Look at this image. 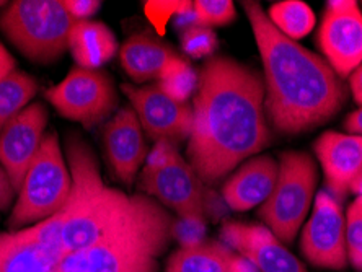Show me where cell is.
Here are the masks:
<instances>
[{
	"instance_id": "cell-34",
	"label": "cell",
	"mask_w": 362,
	"mask_h": 272,
	"mask_svg": "<svg viewBox=\"0 0 362 272\" xmlns=\"http://www.w3.org/2000/svg\"><path fill=\"white\" fill-rule=\"evenodd\" d=\"M252 269H255L253 266L250 264L247 259H243L242 256H240V258H238V261L235 263V266H233V268L228 271V272H250Z\"/></svg>"
},
{
	"instance_id": "cell-18",
	"label": "cell",
	"mask_w": 362,
	"mask_h": 272,
	"mask_svg": "<svg viewBox=\"0 0 362 272\" xmlns=\"http://www.w3.org/2000/svg\"><path fill=\"white\" fill-rule=\"evenodd\" d=\"M62 258L36 238L33 227L0 232V272H56Z\"/></svg>"
},
{
	"instance_id": "cell-10",
	"label": "cell",
	"mask_w": 362,
	"mask_h": 272,
	"mask_svg": "<svg viewBox=\"0 0 362 272\" xmlns=\"http://www.w3.org/2000/svg\"><path fill=\"white\" fill-rule=\"evenodd\" d=\"M300 252L315 268L332 271L348 268L343 206L328 191H320L313 201L312 215L302 227Z\"/></svg>"
},
{
	"instance_id": "cell-6",
	"label": "cell",
	"mask_w": 362,
	"mask_h": 272,
	"mask_svg": "<svg viewBox=\"0 0 362 272\" xmlns=\"http://www.w3.org/2000/svg\"><path fill=\"white\" fill-rule=\"evenodd\" d=\"M74 20L57 0H15L0 13V31L31 62L49 64L69 49Z\"/></svg>"
},
{
	"instance_id": "cell-30",
	"label": "cell",
	"mask_w": 362,
	"mask_h": 272,
	"mask_svg": "<svg viewBox=\"0 0 362 272\" xmlns=\"http://www.w3.org/2000/svg\"><path fill=\"white\" fill-rule=\"evenodd\" d=\"M17 191L13 189L12 181H10L8 175L0 165V211H7L12 206V201Z\"/></svg>"
},
{
	"instance_id": "cell-35",
	"label": "cell",
	"mask_w": 362,
	"mask_h": 272,
	"mask_svg": "<svg viewBox=\"0 0 362 272\" xmlns=\"http://www.w3.org/2000/svg\"><path fill=\"white\" fill-rule=\"evenodd\" d=\"M0 5H5V2H0Z\"/></svg>"
},
{
	"instance_id": "cell-24",
	"label": "cell",
	"mask_w": 362,
	"mask_h": 272,
	"mask_svg": "<svg viewBox=\"0 0 362 272\" xmlns=\"http://www.w3.org/2000/svg\"><path fill=\"white\" fill-rule=\"evenodd\" d=\"M199 76L185 59L175 56L165 64L157 78V85L163 93L177 101H188L198 90Z\"/></svg>"
},
{
	"instance_id": "cell-4",
	"label": "cell",
	"mask_w": 362,
	"mask_h": 272,
	"mask_svg": "<svg viewBox=\"0 0 362 272\" xmlns=\"http://www.w3.org/2000/svg\"><path fill=\"white\" fill-rule=\"evenodd\" d=\"M175 218L148 197L137 215L97 247L64 256L62 272H158V258L173 237Z\"/></svg>"
},
{
	"instance_id": "cell-11",
	"label": "cell",
	"mask_w": 362,
	"mask_h": 272,
	"mask_svg": "<svg viewBox=\"0 0 362 272\" xmlns=\"http://www.w3.org/2000/svg\"><path fill=\"white\" fill-rule=\"evenodd\" d=\"M121 90L131 101V108L148 138L153 142H170L173 146L189 141L194 121L193 105L168 97L157 83L146 87L124 83Z\"/></svg>"
},
{
	"instance_id": "cell-12",
	"label": "cell",
	"mask_w": 362,
	"mask_h": 272,
	"mask_svg": "<svg viewBox=\"0 0 362 272\" xmlns=\"http://www.w3.org/2000/svg\"><path fill=\"white\" fill-rule=\"evenodd\" d=\"M318 47L339 78L362 64V12L356 0H329L318 30Z\"/></svg>"
},
{
	"instance_id": "cell-33",
	"label": "cell",
	"mask_w": 362,
	"mask_h": 272,
	"mask_svg": "<svg viewBox=\"0 0 362 272\" xmlns=\"http://www.w3.org/2000/svg\"><path fill=\"white\" fill-rule=\"evenodd\" d=\"M348 78H349L351 95H353L356 103L362 106V64L353 73H351Z\"/></svg>"
},
{
	"instance_id": "cell-8",
	"label": "cell",
	"mask_w": 362,
	"mask_h": 272,
	"mask_svg": "<svg viewBox=\"0 0 362 272\" xmlns=\"http://www.w3.org/2000/svg\"><path fill=\"white\" fill-rule=\"evenodd\" d=\"M317 165L305 152L281 153L279 173L258 215L284 244H292L303 227L317 188Z\"/></svg>"
},
{
	"instance_id": "cell-36",
	"label": "cell",
	"mask_w": 362,
	"mask_h": 272,
	"mask_svg": "<svg viewBox=\"0 0 362 272\" xmlns=\"http://www.w3.org/2000/svg\"><path fill=\"white\" fill-rule=\"evenodd\" d=\"M56 272H62V271H56Z\"/></svg>"
},
{
	"instance_id": "cell-31",
	"label": "cell",
	"mask_w": 362,
	"mask_h": 272,
	"mask_svg": "<svg viewBox=\"0 0 362 272\" xmlns=\"http://www.w3.org/2000/svg\"><path fill=\"white\" fill-rule=\"evenodd\" d=\"M15 69H17V62H15L12 54L7 51V47L0 42V82L7 76H10Z\"/></svg>"
},
{
	"instance_id": "cell-27",
	"label": "cell",
	"mask_w": 362,
	"mask_h": 272,
	"mask_svg": "<svg viewBox=\"0 0 362 272\" xmlns=\"http://www.w3.org/2000/svg\"><path fill=\"white\" fill-rule=\"evenodd\" d=\"M193 12L196 25L223 26L235 20V5L230 0H196L193 2Z\"/></svg>"
},
{
	"instance_id": "cell-29",
	"label": "cell",
	"mask_w": 362,
	"mask_h": 272,
	"mask_svg": "<svg viewBox=\"0 0 362 272\" xmlns=\"http://www.w3.org/2000/svg\"><path fill=\"white\" fill-rule=\"evenodd\" d=\"M62 5L74 21L92 20L101 8L98 0H64Z\"/></svg>"
},
{
	"instance_id": "cell-26",
	"label": "cell",
	"mask_w": 362,
	"mask_h": 272,
	"mask_svg": "<svg viewBox=\"0 0 362 272\" xmlns=\"http://www.w3.org/2000/svg\"><path fill=\"white\" fill-rule=\"evenodd\" d=\"M181 49L193 59L212 57L217 49V36L212 28L201 25H191L181 30Z\"/></svg>"
},
{
	"instance_id": "cell-7",
	"label": "cell",
	"mask_w": 362,
	"mask_h": 272,
	"mask_svg": "<svg viewBox=\"0 0 362 272\" xmlns=\"http://www.w3.org/2000/svg\"><path fill=\"white\" fill-rule=\"evenodd\" d=\"M141 193L172 209L181 220L206 223V188L177 146L156 142L137 181Z\"/></svg>"
},
{
	"instance_id": "cell-28",
	"label": "cell",
	"mask_w": 362,
	"mask_h": 272,
	"mask_svg": "<svg viewBox=\"0 0 362 272\" xmlns=\"http://www.w3.org/2000/svg\"><path fill=\"white\" fill-rule=\"evenodd\" d=\"M189 2H146L144 4V8H146V13L148 20L152 21V25L156 26L157 31L160 35H163L165 26H167L170 18H175L180 12L188 7Z\"/></svg>"
},
{
	"instance_id": "cell-32",
	"label": "cell",
	"mask_w": 362,
	"mask_h": 272,
	"mask_svg": "<svg viewBox=\"0 0 362 272\" xmlns=\"http://www.w3.org/2000/svg\"><path fill=\"white\" fill-rule=\"evenodd\" d=\"M344 129L348 131V134L362 137V106L348 114V117L344 119Z\"/></svg>"
},
{
	"instance_id": "cell-3",
	"label": "cell",
	"mask_w": 362,
	"mask_h": 272,
	"mask_svg": "<svg viewBox=\"0 0 362 272\" xmlns=\"http://www.w3.org/2000/svg\"><path fill=\"white\" fill-rule=\"evenodd\" d=\"M67 160L72 175V194L59 214L33 225L41 243L62 256L97 247L136 217L148 196H127L108 188L98 163L82 138L67 141Z\"/></svg>"
},
{
	"instance_id": "cell-19",
	"label": "cell",
	"mask_w": 362,
	"mask_h": 272,
	"mask_svg": "<svg viewBox=\"0 0 362 272\" xmlns=\"http://www.w3.org/2000/svg\"><path fill=\"white\" fill-rule=\"evenodd\" d=\"M69 51L78 67L101 69L118 52V40L101 21H74L69 33Z\"/></svg>"
},
{
	"instance_id": "cell-1",
	"label": "cell",
	"mask_w": 362,
	"mask_h": 272,
	"mask_svg": "<svg viewBox=\"0 0 362 272\" xmlns=\"http://www.w3.org/2000/svg\"><path fill=\"white\" fill-rule=\"evenodd\" d=\"M189 165L204 184H214L271 141L264 82L253 67L212 56L199 72L193 103Z\"/></svg>"
},
{
	"instance_id": "cell-25",
	"label": "cell",
	"mask_w": 362,
	"mask_h": 272,
	"mask_svg": "<svg viewBox=\"0 0 362 272\" xmlns=\"http://www.w3.org/2000/svg\"><path fill=\"white\" fill-rule=\"evenodd\" d=\"M346 253L353 269L362 272V194H359L346 212Z\"/></svg>"
},
{
	"instance_id": "cell-14",
	"label": "cell",
	"mask_w": 362,
	"mask_h": 272,
	"mask_svg": "<svg viewBox=\"0 0 362 272\" xmlns=\"http://www.w3.org/2000/svg\"><path fill=\"white\" fill-rule=\"evenodd\" d=\"M221 238L258 272H307L305 266L264 225L226 222Z\"/></svg>"
},
{
	"instance_id": "cell-13",
	"label": "cell",
	"mask_w": 362,
	"mask_h": 272,
	"mask_svg": "<svg viewBox=\"0 0 362 272\" xmlns=\"http://www.w3.org/2000/svg\"><path fill=\"white\" fill-rule=\"evenodd\" d=\"M46 124V106L36 101L26 106L0 132V165L17 193L40 150Z\"/></svg>"
},
{
	"instance_id": "cell-2",
	"label": "cell",
	"mask_w": 362,
	"mask_h": 272,
	"mask_svg": "<svg viewBox=\"0 0 362 272\" xmlns=\"http://www.w3.org/2000/svg\"><path fill=\"white\" fill-rule=\"evenodd\" d=\"M242 5L262 56L264 110L274 129L297 136L332 119L346 101L341 78L322 56L282 35L258 2Z\"/></svg>"
},
{
	"instance_id": "cell-15",
	"label": "cell",
	"mask_w": 362,
	"mask_h": 272,
	"mask_svg": "<svg viewBox=\"0 0 362 272\" xmlns=\"http://www.w3.org/2000/svg\"><path fill=\"white\" fill-rule=\"evenodd\" d=\"M328 193L341 202L362 193V137L328 131L313 146Z\"/></svg>"
},
{
	"instance_id": "cell-21",
	"label": "cell",
	"mask_w": 362,
	"mask_h": 272,
	"mask_svg": "<svg viewBox=\"0 0 362 272\" xmlns=\"http://www.w3.org/2000/svg\"><path fill=\"white\" fill-rule=\"evenodd\" d=\"M230 247L219 240L181 244L170 256L165 272H228L238 261Z\"/></svg>"
},
{
	"instance_id": "cell-5",
	"label": "cell",
	"mask_w": 362,
	"mask_h": 272,
	"mask_svg": "<svg viewBox=\"0 0 362 272\" xmlns=\"http://www.w3.org/2000/svg\"><path fill=\"white\" fill-rule=\"evenodd\" d=\"M71 194L72 175L64 162L59 137L56 131L46 132L7 222L10 232L23 230L57 215Z\"/></svg>"
},
{
	"instance_id": "cell-17",
	"label": "cell",
	"mask_w": 362,
	"mask_h": 272,
	"mask_svg": "<svg viewBox=\"0 0 362 272\" xmlns=\"http://www.w3.org/2000/svg\"><path fill=\"white\" fill-rule=\"evenodd\" d=\"M279 173V163L269 155L248 158L226 181L222 199L233 212L253 209L268 199Z\"/></svg>"
},
{
	"instance_id": "cell-9",
	"label": "cell",
	"mask_w": 362,
	"mask_h": 272,
	"mask_svg": "<svg viewBox=\"0 0 362 272\" xmlns=\"http://www.w3.org/2000/svg\"><path fill=\"white\" fill-rule=\"evenodd\" d=\"M45 97L61 116L88 129L108 119L118 105V93L108 73L78 66L72 67L59 83L47 88Z\"/></svg>"
},
{
	"instance_id": "cell-16",
	"label": "cell",
	"mask_w": 362,
	"mask_h": 272,
	"mask_svg": "<svg viewBox=\"0 0 362 272\" xmlns=\"http://www.w3.org/2000/svg\"><path fill=\"white\" fill-rule=\"evenodd\" d=\"M103 150L116 178L126 186L134 183L141 167L146 163L148 148L141 122L131 106H124L106 121Z\"/></svg>"
},
{
	"instance_id": "cell-23",
	"label": "cell",
	"mask_w": 362,
	"mask_h": 272,
	"mask_svg": "<svg viewBox=\"0 0 362 272\" xmlns=\"http://www.w3.org/2000/svg\"><path fill=\"white\" fill-rule=\"evenodd\" d=\"M268 18L282 35L292 41H299L315 26V13L302 0H282L268 10Z\"/></svg>"
},
{
	"instance_id": "cell-22",
	"label": "cell",
	"mask_w": 362,
	"mask_h": 272,
	"mask_svg": "<svg viewBox=\"0 0 362 272\" xmlns=\"http://www.w3.org/2000/svg\"><path fill=\"white\" fill-rule=\"evenodd\" d=\"M38 92V82L30 73L15 71L0 82V132L21 113Z\"/></svg>"
},
{
	"instance_id": "cell-20",
	"label": "cell",
	"mask_w": 362,
	"mask_h": 272,
	"mask_svg": "<svg viewBox=\"0 0 362 272\" xmlns=\"http://www.w3.org/2000/svg\"><path fill=\"white\" fill-rule=\"evenodd\" d=\"M177 56L172 46L151 35H134L119 49V61L124 72L134 82L157 80L165 64Z\"/></svg>"
}]
</instances>
